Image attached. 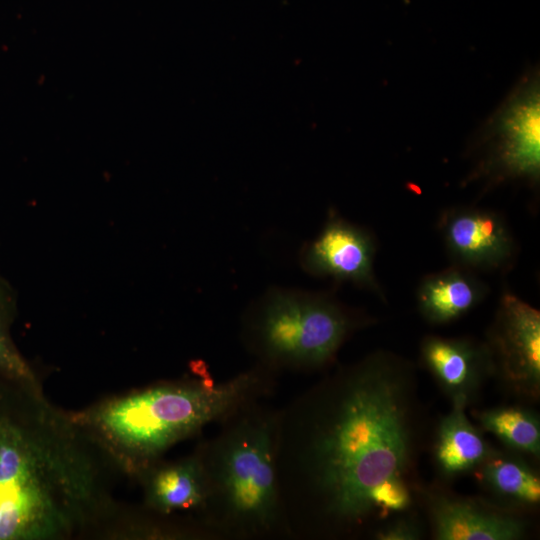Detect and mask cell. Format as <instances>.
I'll return each mask as SVG.
<instances>
[{
  "instance_id": "1",
  "label": "cell",
  "mask_w": 540,
  "mask_h": 540,
  "mask_svg": "<svg viewBox=\"0 0 540 540\" xmlns=\"http://www.w3.org/2000/svg\"><path fill=\"white\" fill-rule=\"evenodd\" d=\"M278 410L276 466L291 538L359 536L409 508L419 413L408 361L373 352Z\"/></svg>"
},
{
  "instance_id": "2",
  "label": "cell",
  "mask_w": 540,
  "mask_h": 540,
  "mask_svg": "<svg viewBox=\"0 0 540 540\" xmlns=\"http://www.w3.org/2000/svg\"><path fill=\"white\" fill-rule=\"evenodd\" d=\"M81 430L39 386L0 376V540L58 539L106 512Z\"/></svg>"
},
{
  "instance_id": "3",
  "label": "cell",
  "mask_w": 540,
  "mask_h": 540,
  "mask_svg": "<svg viewBox=\"0 0 540 540\" xmlns=\"http://www.w3.org/2000/svg\"><path fill=\"white\" fill-rule=\"evenodd\" d=\"M278 374L256 364L223 381L207 374L108 400L72 419L138 475L176 443L270 396Z\"/></svg>"
},
{
  "instance_id": "4",
  "label": "cell",
  "mask_w": 540,
  "mask_h": 540,
  "mask_svg": "<svg viewBox=\"0 0 540 540\" xmlns=\"http://www.w3.org/2000/svg\"><path fill=\"white\" fill-rule=\"evenodd\" d=\"M218 424L196 448L207 481L196 519L218 540L291 538L276 466L279 410L255 401Z\"/></svg>"
},
{
  "instance_id": "5",
  "label": "cell",
  "mask_w": 540,
  "mask_h": 540,
  "mask_svg": "<svg viewBox=\"0 0 540 540\" xmlns=\"http://www.w3.org/2000/svg\"><path fill=\"white\" fill-rule=\"evenodd\" d=\"M365 319L327 293L272 287L244 313L241 339L256 364L313 371L331 363Z\"/></svg>"
},
{
  "instance_id": "6",
  "label": "cell",
  "mask_w": 540,
  "mask_h": 540,
  "mask_svg": "<svg viewBox=\"0 0 540 540\" xmlns=\"http://www.w3.org/2000/svg\"><path fill=\"white\" fill-rule=\"evenodd\" d=\"M540 77L527 70L483 123L471 147L473 179L537 182L540 172Z\"/></svg>"
},
{
  "instance_id": "7",
  "label": "cell",
  "mask_w": 540,
  "mask_h": 540,
  "mask_svg": "<svg viewBox=\"0 0 540 540\" xmlns=\"http://www.w3.org/2000/svg\"><path fill=\"white\" fill-rule=\"evenodd\" d=\"M494 374L515 392H540V312L513 294H504L489 334Z\"/></svg>"
},
{
  "instance_id": "8",
  "label": "cell",
  "mask_w": 540,
  "mask_h": 540,
  "mask_svg": "<svg viewBox=\"0 0 540 540\" xmlns=\"http://www.w3.org/2000/svg\"><path fill=\"white\" fill-rule=\"evenodd\" d=\"M375 254V240L366 229L330 212L317 237L302 246L299 263L309 275L350 282L381 295Z\"/></svg>"
},
{
  "instance_id": "9",
  "label": "cell",
  "mask_w": 540,
  "mask_h": 540,
  "mask_svg": "<svg viewBox=\"0 0 540 540\" xmlns=\"http://www.w3.org/2000/svg\"><path fill=\"white\" fill-rule=\"evenodd\" d=\"M443 239L456 266L496 270L512 261L515 243L503 217L479 208H454L440 221Z\"/></svg>"
},
{
  "instance_id": "10",
  "label": "cell",
  "mask_w": 540,
  "mask_h": 540,
  "mask_svg": "<svg viewBox=\"0 0 540 540\" xmlns=\"http://www.w3.org/2000/svg\"><path fill=\"white\" fill-rule=\"evenodd\" d=\"M421 361L451 400L472 401L485 380L494 374L487 343L467 338H424Z\"/></svg>"
},
{
  "instance_id": "11",
  "label": "cell",
  "mask_w": 540,
  "mask_h": 540,
  "mask_svg": "<svg viewBox=\"0 0 540 540\" xmlns=\"http://www.w3.org/2000/svg\"><path fill=\"white\" fill-rule=\"evenodd\" d=\"M429 513L438 540H517L526 532L519 517L462 498L433 495Z\"/></svg>"
},
{
  "instance_id": "12",
  "label": "cell",
  "mask_w": 540,
  "mask_h": 540,
  "mask_svg": "<svg viewBox=\"0 0 540 540\" xmlns=\"http://www.w3.org/2000/svg\"><path fill=\"white\" fill-rule=\"evenodd\" d=\"M140 476L146 505L153 513L170 516L179 511L191 512L196 519L205 504L207 481L196 450L175 462L158 461Z\"/></svg>"
},
{
  "instance_id": "13",
  "label": "cell",
  "mask_w": 540,
  "mask_h": 540,
  "mask_svg": "<svg viewBox=\"0 0 540 540\" xmlns=\"http://www.w3.org/2000/svg\"><path fill=\"white\" fill-rule=\"evenodd\" d=\"M451 401L452 408L439 422L434 444L435 464L445 478L476 470L493 450L469 421L465 413L468 403L463 399Z\"/></svg>"
},
{
  "instance_id": "14",
  "label": "cell",
  "mask_w": 540,
  "mask_h": 540,
  "mask_svg": "<svg viewBox=\"0 0 540 540\" xmlns=\"http://www.w3.org/2000/svg\"><path fill=\"white\" fill-rule=\"evenodd\" d=\"M487 291L468 269L455 265L422 280L417 291L418 308L428 322L446 324L472 310Z\"/></svg>"
},
{
  "instance_id": "15",
  "label": "cell",
  "mask_w": 540,
  "mask_h": 540,
  "mask_svg": "<svg viewBox=\"0 0 540 540\" xmlns=\"http://www.w3.org/2000/svg\"><path fill=\"white\" fill-rule=\"evenodd\" d=\"M481 484L504 503L533 507L540 502V478L522 458L494 449L476 469Z\"/></svg>"
},
{
  "instance_id": "16",
  "label": "cell",
  "mask_w": 540,
  "mask_h": 540,
  "mask_svg": "<svg viewBox=\"0 0 540 540\" xmlns=\"http://www.w3.org/2000/svg\"><path fill=\"white\" fill-rule=\"evenodd\" d=\"M477 418L485 431L511 450L539 456L540 422L534 412L519 406H503L482 411Z\"/></svg>"
},
{
  "instance_id": "17",
  "label": "cell",
  "mask_w": 540,
  "mask_h": 540,
  "mask_svg": "<svg viewBox=\"0 0 540 540\" xmlns=\"http://www.w3.org/2000/svg\"><path fill=\"white\" fill-rule=\"evenodd\" d=\"M15 313V293L11 285L0 275V376L38 385L35 373L12 339L11 326Z\"/></svg>"
},
{
  "instance_id": "18",
  "label": "cell",
  "mask_w": 540,
  "mask_h": 540,
  "mask_svg": "<svg viewBox=\"0 0 540 540\" xmlns=\"http://www.w3.org/2000/svg\"><path fill=\"white\" fill-rule=\"evenodd\" d=\"M374 538L377 540H418L421 538V530L415 522L401 519L378 528L374 533Z\"/></svg>"
}]
</instances>
